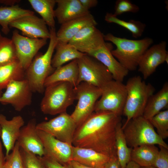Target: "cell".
I'll use <instances>...</instances> for the list:
<instances>
[{
	"instance_id": "1",
	"label": "cell",
	"mask_w": 168,
	"mask_h": 168,
	"mask_svg": "<svg viewBox=\"0 0 168 168\" xmlns=\"http://www.w3.org/2000/svg\"><path fill=\"white\" fill-rule=\"evenodd\" d=\"M121 116L108 111L93 112L77 128L72 145L92 149L110 158L117 157L115 133Z\"/></svg>"
},
{
	"instance_id": "2",
	"label": "cell",
	"mask_w": 168,
	"mask_h": 168,
	"mask_svg": "<svg viewBox=\"0 0 168 168\" xmlns=\"http://www.w3.org/2000/svg\"><path fill=\"white\" fill-rule=\"evenodd\" d=\"M104 39L116 46V49L111 51L112 54L129 71L136 69L143 54L153 42L149 37L130 40L116 37L110 33L104 35Z\"/></svg>"
},
{
	"instance_id": "3",
	"label": "cell",
	"mask_w": 168,
	"mask_h": 168,
	"mask_svg": "<svg viewBox=\"0 0 168 168\" xmlns=\"http://www.w3.org/2000/svg\"><path fill=\"white\" fill-rule=\"evenodd\" d=\"M49 30L50 37L47 50L44 54L36 55L25 71V78L33 92H44V82L55 69L52 66L51 61L58 40L55 28H50Z\"/></svg>"
},
{
	"instance_id": "4",
	"label": "cell",
	"mask_w": 168,
	"mask_h": 168,
	"mask_svg": "<svg viewBox=\"0 0 168 168\" xmlns=\"http://www.w3.org/2000/svg\"><path fill=\"white\" fill-rule=\"evenodd\" d=\"M125 85L127 97L123 114L126 120L122 128L132 119L142 116L148 100L155 91L152 84H147L140 76L129 78Z\"/></svg>"
},
{
	"instance_id": "5",
	"label": "cell",
	"mask_w": 168,
	"mask_h": 168,
	"mask_svg": "<svg viewBox=\"0 0 168 168\" xmlns=\"http://www.w3.org/2000/svg\"><path fill=\"white\" fill-rule=\"evenodd\" d=\"M40 109L44 114L55 115L66 112L76 100L74 87L67 82H59L45 87Z\"/></svg>"
},
{
	"instance_id": "6",
	"label": "cell",
	"mask_w": 168,
	"mask_h": 168,
	"mask_svg": "<svg viewBox=\"0 0 168 168\" xmlns=\"http://www.w3.org/2000/svg\"><path fill=\"white\" fill-rule=\"evenodd\" d=\"M122 128L129 147L158 145L168 149L167 144L155 131L150 121L142 116L132 119Z\"/></svg>"
},
{
	"instance_id": "7",
	"label": "cell",
	"mask_w": 168,
	"mask_h": 168,
	"mask_svg": "<svg viewBox=\"0 0 168 168\" xmlns=\"http://www.w3.org/2000/svg\"><path fill=\"white\" fill-rule=\"evenodd\" d=\"M77 103L70 115L77 127L82 124L94 111L96 103L100 97L101 89L82 82L74 87Z\"/></svg>"
},
{
	"instance_id": "8",
	"label": "cell",
	"mask_w": 168,
	"mask_h": 168,
	"mask_svg": "<svg viewBox=\"0 0 168 168\" xmlns=\"http://www.w3.org/2000/svg\"><path fill=\"white\" fill-rule=\"evenodd\" d=\"M101 89V95L96 103L94 111H108L121 116L127 97L125 84L113 79Z\"/></svg>"
},
{
	"instance_id": "9",
	"label": "cell",
	"mask_w": 168,
	"mask_h": 168,
	"mask_svg": "<svg viewBox=\"0 0 168 168\" xmlns=\"http://www.w3.org/2000/svg\"><path fill=\"white\" fill-rule=\"evenodd\" d=\"M77 61L79 70L78 85L84 82L101 89L113 79L107 68L92 56L85 54Z\"/></svg>"
},
{
	"instance_id": "10",
	"label": "cell",
	"mask_w": 168,
	"mask_h": 168,
	"mask_svg": "<svg viewBox=\"0 0 168 168\" xmlns=\"http://www.w3.org/2000/svg\"><path fill=\"white\" fill-rule=\"evenodd\" d=\"M36 127L37 129L72 145L73 136L77 127L70 115L65 112L48 121L37 124Z\"/></svg>"
},
{
	"instance_id": "11",
	"label": "cell",
	"mask_w": 168,
	"mask_h": 168,
	"mask_svg": "<svg viewBox=\"0 0 168 168\" xmlns=\"http://www.w3.org/2000/svg\"><path fill=\"white\" fill-rule=\"evenodd\" d=\"M5 89L0 96V103L2 104L10 105L16 111L20 112L31 104L33 92L26 78L11 81Z\"/></svg>"
},
{
	"instance_id": "12",
	"label": "cell",
	"mask_w": 168,
	"mask_h": 168,
	"mask_svg": "<svg viewBox=\"0 0 168 168\" xmlns=\"http://www.w3.org/2000/svg\"><path fill=\"white\" fill-rule=\"evenodd\" d=\"M14 45L18 60L26 70L39 51L47 43V39L30 38L21 35L17 30L11 38Z\"/></svg>"
},
{
	"instance_id": "13",
	"label": "cell",
	"mask_w": 168,
	"mask_h": 168,
	"mask_svg": "<svg viewBox=\"0 0 168 168\" xmlns=\"http://www.w3.org/2000/svg\"><path fill=\"white\" fill-rule=\"evenodd\" d=\"M166 44L165 41H162L148 48L143 54L138 68L144 79L151 75L159 65L165 62L168 64Z\"/></svg>"
},
{
	"instance_id": "14",
	"label": "cell",
	"mask_w": 168,
	"mask_h": 168,
	"mask_svg": "<svg viewBox=\"0 0 168 168\" xmlns=\"http://www.w3.org/2000/svg\"><path fill=\"white\" fill-rule=\"evenodd\" d=\"M84 28L68 42L79 51L89 54L99 49L105 43L104 35L96 26Z\"/></svg>"
},
{
	"instance_id": "15",
	"label": "cell",
	"mask_w": 168,
	"mask_h": 168,
	"mask_svg": "<svg viewBox=\"0 0 168 168\" xmlns=\"http://www.w3.org/2000/svg\"><path fill=\"white\" fill-rule=\"evenodd\" d=\"M42 18L34 14L27 15L16 20L9 27L21 30L23 35L34 39H50V33Z\"/></svg>"
},
{
	"instance_id": "16",
	"label": "cell",
	"mask_w": 168,
	"mask_h": 168,
	"mask_svg": "<svg viewBox=\"0 0 168 168\" xmlns=\"http://www.w3.org/2000/svg\"><path fill=\"white\" fill-rule=\"evenodd\" d=\"M37 124L35 119L30 120L21 128L17 142L20 148L42 157L45 152L38 134Z\"/></svg>"
},
{
	"instance_id": "17",
	"label": "cell",
	"mask_w": 168,
	"mask_h": 168,
	"mask_svg": "<svg viewBox=\"0 0 168 168\" xmlns=\"http://www.w3.org/2000/svg\"><path fill=\"white\" fill-rule=\"evenodd\" d=\"M38 130L45 153L61 164L71 162L72 145L60 141L45 132Z\"/></svg>"
},
{
	"instance_id": "18",
	"label": "cell",
	"mask_w": 168,
	"mask_h": 168,
	"mask_svg": "<svg viewBox=\"0 0 168 168\" xmlns=\"http://www.w3.org/2000/svg\"><path fill=\"white\" fill-rule=\"evenodd\" d=\"M111 43L105 44L97 50L88 54L100 61L108 70L113 80L123 82L129 71L124 68L112 54Z\"/></svg>"
},
{
	"instance_id": "19",
	"label": "cell",
	"mask_w": 168,
	"mask_h": 168,
	"mask_svg": "<svg viewBox=\"0 0 168 168\" xmlns=\"http://www.w3.org/2000/svg\"><path fill=\"white\" fill-rule=\"evenodd\" d=\"M24 124V119L21 115L15 116L8 120L5 116L0 114V137L6 150L5 156L8 155L13 149Z\"/></svg>"
},
{
	"instance_id": "20",
	"label": "cell",
	"mask_w": 168,
	"mask_h": 168,
	"mask_svg": "<svg viewBox=\"0 0 168 168\" xmlns=\"http://www.w3.org/2000/svg\"><path fill=\"white\" fill-rule=\"evenodd\" d=\"M97 24L94 17L90 13L69 21L61 25L56 32L58 41L68 43L84 28L90 26H96Z\"/></svg>"
},
{
	"instance_id": "21",
	"label": "cell",
	"mask_w": 168,
	"mask_h": 168,
	"mask_svg": "<svg viewBox=\"0 0 168 168\" xmlns=\"http://www.w3.org/2000/svg\"><path fill=\"white\" fill-rule=\"evenodd\" d=\"M55 1L57 7L54 9V16L61 25L90 13L83 8L79 0Z\"/></svg>"
},
{
	"instance_id": "22",
	"label": "cell",
	"mask_w": 168,
	"mask_h": 168,
	"mask_svg": "<svg viewBox=\"0 0 168 168\" xmlns=\"http://www.w3.org/2000/svg\"><path fill=\"white\" fill-rule=\"evenodd\" d=\"M72 160L86 166L104 168L110 158L92 149L72 146Z\"/></svg>"
},
{
	"instance_id": "23",
	"label": "cell",
	"mask_w": 168,
	"mask_h": 168,
	"mask_svg": "<svg viewBox=\"0 0 168 168\" xmlns=\"http://www.w3.org/2000/svg\"><path fill=\"white\" fill-rule=\"evenodd\" d=\"M79 70L77 59L55 69L54 72L46 79L44 83L45 87L59 82H67L74 87L78 85Z\"/></svg>"
},
{
	"instance_id": "24",
	"label": "cell",
	"mask_w": 168,
	"mask_h": 168,
	"mask_svg": "<svg viewBox=\"0 0 168 168\" xmlns=\"http://www.w3.org/2000/svg\"><path fill=\"white\" fill-rule=\"evenodd\" d=\"M168 105V83L166 82L161 89L149 98L142 116L149 120L166 107Z\"/></svg>"
},
{
	"instance_id": "25",
	"label": "cell",
	"mask_w": 168,
	"mask_h": 168,
	"mask_svg": "<svg viewBox=\"0 0 168 168\" xmlns=\"http://www.w3.org/2000/svg\"><path fill=\"white\" fill-rule=\"evenodd\" d=\"M55 49L56 52L51 61L52 66L55 69L68 62L78 59L85 54L68 43L58 41Z\"/></svg>"
},
{
	"instance_id": "26",
	"label": "cell",
	"mask_w": 168,
	"mask_h": 168,
	"mask_svg": "<svg viewBox=\"0 0 168 168\" xmlns=\"http://www.w3.org/2000/svg\"><path fill=\"white\" fill-rule=\"evenodd\" d=\"M34 13L30 10L21 8L17 4L0 7V26L2 31L5 35L8 34L10 31L9 24L11 22L22 17Z\"/></svg>"
},
{
	"instance_id": "27",
	"label": "cell",
	"mask_w": 168,
	"mask_h": 168,
	"mask_svg": "<svg viewBox=\"0 0 168 168\" xmlns=\"http://www.w3.org/2000/svg\"><path fill=\"white\" fill-rule=\"evenodd\" d=\"M25 71L18 60L0 66V96L10 82L25 79Z\"/></svg>"
},
{
	"instance_id": "28",
	"label": "cell",
	"mask_w": 168,
	"mask_h": 168,
	"mask_svg": "<svg viewBox=\"0 0 168 168\" xmlns=\"http://www.w3.org/2000/svg\"><path fill=\"white\" fill-rule=\"evenodd\" d=\"M154 145H146L132 149L131 160L141 167L152 166L159 151Z\"/></svg>"
},
{
	"instance_id": "29",
	"label": "cell",
	"mask_w": 168,
	"mask_h": 168,
	"mask_svg": "<svg viewBox=\"0 0 168 168\" xmlns=\"http://www.w3.org/2000/svg\"><path fill=\"white\" fill-rule=\"evenodd\" d=\"M33 8L41 16L47 26L55 28L54 7L55 0H28Z\"/></svg>"
},
{
	"instance_id": "30",
	"label": "cell",
	"mask_w": 168,
	"mask_h": 168,
	"mask_svg": "<svg viewBox=\"0 0 168 168\" xmlns=\"http://www.w3.org/2000/svg\"><path fill=\"white\" fill-rule=\"evenodd\" d=\"M121 122L117 125L115 133L117 156L121 168H125L131 160L132 148L128 147Z\"/></svg>"
},
{
	"instance_id": "31",
	"label": "cell",
	"mask_w": 168,
	"mask_h": 168,
	"mask_svg": "<svg viewBox=\"0 0 168 168\" xmlns=\"http://www.w3.org/2000/svg\"><path fill=\"white\" fill-rule=\"evenodd\" d=\"M105 20L108 23L117 24L127 29L132 33V36L135 38H138L142 35L146 26L145 24L139 21L133 20L125 21L119 19L111 13H106Z\"/></svg>"
},
{
	"instance_id": "32",
	"label": "cell",
	"mask_w": 168,
	"mask_h": 168,
	"mask_svg": "<svg viewBox=\"0 0 168 168\" xmlns=\"http://www.w3.org/2000/svg\"><path fill=\"white\" fill-rule=\"evenodd\" d=\"M18 60L13 43L0 31V66Z\"/></svg>"
},
{
	"instance_id": "33",
	"label": "cell",
	"mask_w": 168,
	"mask_h": 168,
	"mask_svg": "<svg viewBox=\"0 0 168 168\" xmlns=\"http://www.w3.org/2000/svg\"><path fill=\"white\" fill-rule=\"evenodd\" d=\"M157 134L163 140L168 137V110L161 111L149 120Z\"/></svg>"
},
{
	"instance_id": "34",
	"label": "cell",
	"mask_w": 168,
	"mask_h": 168,
	"mask_svg": "<svg viewBox=\"0 0 168 168\" xmlns=\"http://www.w3.org/2000/svg\"><path fill=\"white\" fill-rule=\"evenodd\" d=\"M11 152L5 156V168H26L17 142Z\"/></svg>"
},
{
	"instance_id": "35",
	"label": "cell",
	"mask_w": 168,
	"mask_h": 168,
	"mask_svg": "<svg viewBox=\"0 0 168 168\" xmlns=\"http://www.w3.org/2000/svg\"><path fill=\"white\" fill-rule=\"evenodd\" d=\"M114 12L113 15L117 16L126 12L136 13L139 10L136 5L128 0H117L115 3Z\"/></svg>"
},
{
	"instance_id": "36",
	"label": "cell",
	"mask_w": 168,
	"mask_h": 168,
	"mask_svg": "<svg viewBox=\"0 0 168 168\" xmlns=\"http://www.w3.org/2000/svg\"><path fill=\"white\" fill-rule=\"evenodd\" d=\"M20 149L26 168H45L39 156Z\"/></svg>"
},
{
	"instance_id": "37",
	"label": "cell",
	"mask_w": 168,
	"mask_h": 168,
	"mask_svg": "<svg viewBox=\"0 0 168 168\" xmlns=\"http://www.w3.org/2000/svg\"><path fill=\"white\" fill-rule=\"evenodd\" d=\"M159 146L160 149L152 166L156 168H168V149Z\"/></svg>"
},
{
	"instance_id": "38",
	"label": "cell",
	"mask_w": 168,
	"mask_h": 168,
	"mask_svg": "<svg viewBox=\"0 0 168 168\" xmlns=\"http://www.w3.org/2000/svg\"><path fill=\"white\" fill-rule=\"evenodd\" d=\"M40 158L45 168H74L71 162L66 164H61L45 153Z\"/></svg>"
},
{
	"instance_id": "39",
	"label": "cell",
	"mask_w": 168,
	"mask_h": 168,
	"mask_svg": "<svg viewBox=\"0 0 168 168\" xmlns=\"http://www.w3.org/2000/svg\"><path fill=\"white\" fill-rule=\"evenodd\" d=\"M79 1L83 8L89 11L91 8L96 6L98 2L97 0H79Z\"/></svg>"
},
{
	"instance_id": "40",
	"label": "cell",
	"mask_w": 168,
	"mask_h": 168,
	"mask_svg": "<svg viewBox=\"0 0 168 168\" xmlns=\"http://www.w3.org/2000/svg\"><path fill=\"white\" fill-rule=\"evenodd\" d=\"M104 168H121L117 157L110 158Z\"/></svg>"
},
{
	"instance_id": "41",
	"label": "cell",
	"mask_w": 168,
	"mask_h": 168,
	"mask_svg": "<svg viewBox=\"0 0 168 168\" xmlns=\"http://www.w3.org/2000/svg\"><path fill=\"white\" fill-rule=\"evenodd\" d=\"M5 156L3 153L2 147L0 141V168H5Z\"/></svg>"
},
{
	"instance_id": "42",
	"label": "cell",
	"mask_w": 168,
	"mask_h": 168,
	"mask_svg": "<svg viewBox=\"0 0 168 168\" xmlns=\"http://www.w3.org/2000/svg\"><path fill=\"white\" fill-rule=\"evenodd\" d=\"M19 0H0V3L4 4L7 6H12L16 5L20 2Z\"/></svg>"
},
{
	"instance_id": "43",
	"label": "cell",
	"mask_w": 168,
	"mask_h": 168,
	"mask_svg": "<svg viewBox=\"0 0 168 168\" xmlns=\"http://www.w3.org/2000/svg\"><path fill=\"white\" fill-rule=\"evenodd\" d=\"M71 163L74 168H98L86 166L74 161H72Z\"/></svg>"
},
{
	"instance_id": "44",
	"label": "cell",
	"mask_w": 168,
	"mask_h": 168,
	"mask_svg": "<svg viewBox=\"0 0 168 168\" xmlns=\"http://www.w3.org/2000/svg\"><path fill=\"white\" fill-rule=\"evenodd\" d=\"M140 166L134 162L130 161L125 168H140Z\"/></svg>"
},
{
	"instance_id": "45",
	"label": "cell",
	"mask_w": 168,
	"mask_h": 168,
	"mask_svg": "<svg viewBox=\"0 0 168 168\" xmlns=\"http://www.w3.org/2000/svg\"><path fill=\"white\" fill-rule=\"evenodd\" d=\"M140 168H156L153 166H145V167L140 166Z\"/></svg>"
},
{
	"instance_id": "46",
	"label": "cell",
	"mask_w": 168,
	"mask_h": 168,
	"mask_svg": "<svg viewBox=\"0 0 168 168\" xmlns=\"http://www.w3.org/2000/svg\"><path fill=\"white\" fill-rule=\"evenodd\" d=\"M1 127H0V137H1Z\"/></svg>"
}]
</instances>
